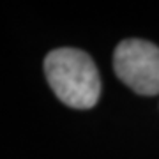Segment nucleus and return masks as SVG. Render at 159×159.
Wrapping results in <instances>:
<instances>
[{"instance_id":"f257e3e1","label":"nucleus","mask_w":159,"mask_h":159,"mask_svg":"<svg viewBox=\"0 0 159 159\" xmlns=\"http://www.w3.org/2000/svg\"><path fill=\"white\" fill-rule=\"evenodd\" d=\"M48 83L55 96L71 108H92L101 96V80L94 60L76 48H58L44 60Z\"/></svg>"},{"instance_id":"f03ea898","label":"nucleus","mask_w":159,"mask_h":159,"mask_svg":"<svg viewBox=\"0 0 159 159\" xmlns=\"http://www.w3.org/2000/svg\"><path fill=\"white\" fill-rule=\"evenodd\" d=\"M115 73L142 96L159 94V48L143 39L122 41L113 57Z\"/></svg>"}]
</instances>
